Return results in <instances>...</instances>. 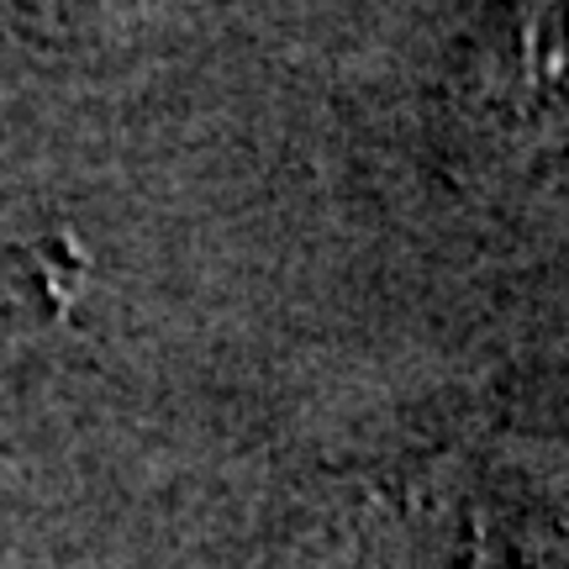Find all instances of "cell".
I'll return each mask as SVG.
<instances>
[{
	"mask_svg": "<svg viewBox=\"0 0 569 569\" xmlns=\"http://www.w3.org/2000/svg\"><path fill=\"white\" fill-rule=\"evenodd\" d=\"M465 106L511 153L569 163V0H501L469 48Z\"/></svg>",
	"mask_w": 569,
	"mask_h": 569,
	"instance_id": "obj_1",
	"label": "cell"
}]
</instances>
